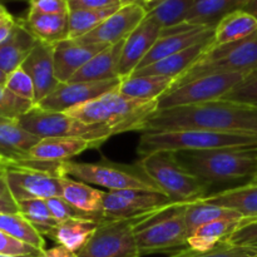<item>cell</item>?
<instances>
[{
  "label": "cell",
  "mask_w": 257,
  "mask_h": 257,
  "mask_svg": "<svg viewBox=\"0 0 257 257\" xmlns=\"http://www.w3.org/2000/svg\"><path fill=\"white\" fill-rule=\"evenodd\" d=\"M205 130L257 137V105L217 99L160 109L143 122L140 132Z\"/></svg>",
  "instance_id": "cell-1"
},
{
  "label": "cell",
  "mask_w": 257,
  "mask_h": 257,
  "mask_svg": "<svg viewBox=\"0 0 257 257\" xmlns=\"http://www.w3.org/2000/svg\"><path fill=\"white\" fill-rule=\"evenodd\" d=\"M180 162L192 175L213 185H245L251 182L257 170V148L227 147L205 151H181Z\"/></svg>",
  "instance_id": "cell-2"
},
{
  "label": "cell",
  "mask_w": 257,
  "mask_h": 257,
  "mask_svg": "<svg viewBox=\"0 0 257 257\" xmlns=\"http://www.w3.org/2000/svg\"><path fill=\"white\" fill-rule=\"evenodd\" d=\"M157 109V100H143L122 94L117 89L65 110V114L87 124H103L114 135L140 132L143 122Z\"/></svg>",
  "instance_id": "cell-3"
},
{
  "label": "cell",
  "mask_w": 257,
  "mask_h": 257,
  "mask_svg": "<svg viewBox=\"0 0 257 257\" xmlns=\"http://www.w3.org/2000/svg\"><path fill=\"white\" fill-rule=\"evenodd\" d=\"M138 167L173 203H191L210 195V186L190 172L175 151H156L141 157Z\"/></svg>",
  "instance_id": "cell-4"
},
{
  "label": "cell",
  "mask_w": 257,
  "mask_h": 257,
  "mask_svg": "<svg viewBox=\"0 0 257 257\" xmlns=\"http://www.w3.org/2000/svg\"><path fill=\"white\" fill-rule=\"evenodd\" d=\"M186 205L187 203H171L137 218L135 235L141 257L187 247Z\"/></svg>",
  "instance_id": "cell-5"
},
{
  "label": "cell",
  "mask_w": 257,
  "mask_h": 257,
  "mask_svg": "<svg viewBox=\"0 0 257 257\" xmlns=\"http://www.w3.org/2000/svg\"><path fill=\"white\" fill-rule=\"evenodd\" d=\"M227 147H255L257 137L205 130H178L143 132L137 152L141 157L156 151H205Z\"/></svg>",
  "instance_id": "cell-6"
},
{
  "label": "cell",
  "mask_w": 257,
  "mask_h": 257,
  "mask_svg": "<svg viewBox=\"0 0 257 257\" xmlns=\"http://www.w3.org/2000/svg\"><path fill=\"white\" fill-rule=\"evenodd\" d=\"M58 173L82 181L88 185H97L109 191L140 190L161 192L156 183L135 165L115 163L103 157L98 162L65 161L59 163Z\"/></svg>",
  "instance_id": "cell-7"
},
{
  "label": "cell",
  "mask_w": 257,
  "mask_h": 257,
  "mask_svg": "<svg viewBox=\"0 0 257 257\" xmlns=\"http://www.w3.org/2000/svg\"><path fill=\"white\" fill-rule=\"evenodd\" d=\"M255 69H257V33L232 44L213 45L212 43L197 62L175 80L171 89L208 75L250 73Z\"/></svg>",
  "instance_id": "cell-8"
},
{
  "label": "cell",
  "mask_w": 257,
  "mask_h": 257,
  "mask_svg": "<svg viewBox=\"0 0 257 257\" xmlns=\"http://www.w3.org/2000/svg\"><path fill=\"white\" fill-rule=\"evenodd\" d=\"M18 122L24 130L39 137L40 140L49 137L82 138L93 142L97 148L115 136L107 125L87 124L65 113L44 110L37 105L23 114Z\"/></svg>",
  "instance_id": "cell-9"
},
{
  "label": "cell",
  "mask_w": 257,
  "mask_h": 257,
  "mask_svg": "<svg viewBox=\"0 0 257 257\" xmlns=\"http://www.w3.org/2000/svg\"><path fill=\"white\" fill-rule=\"evenodd\" d=\"M137 218H103L78 257H141L135 235Z\"/></svg>",
  "instance_id": "cell-10"
},
{
  "label": "cell",
  "mask_w": 257,
  "mask_h": 257,
  "mask_svg": "<svg viewBox=\"0 0 257 257\" xmlns=\"http://www.w3.org/2000/svg\"><path fill=\"white\" fill-rule=\"evenodd\" d=\"M248 73H227L200 78L190 83L168 90L158 98L157 109L193 105L212 102L225 97L236 84L241 82Z\"/></svg>",
  "instance_id": "cell-11"
},
{
  "label": "cell",
  "mask_w": 257,
  "mask_h": 257,
  "mask_svg": "<svg viewBox=\"0 0 257 257\" xmlns=\"http://www.w3.org/2000/svg\"><path fill=\"white\" fill-rule=\"evenodd\" d=\"M7 180L17 202L62 197L60 177L57 171L7 166Z\"/></svg>",
  "instance_id": "cell-12"
},
{
  "label": "cell",
  "mask_w": 257,
  "mask_h": 257,
  "mask_svg": "<svg viewBox=\"0 0 257 257\" xmlns=\"http://www.w3.org/2000/svg\"><path fill=\"white\" fill-rule=\"evenodd\" d=\"M162 192L140 190L108 191L103 196V217L109 220L136 218L171 205Z\"/></svg>",
  "instance_id": "cell-13"
},
{
  "label": "cell",
  "mask_w": 257,
  "mask_h": 257,
  "mask_svg": "<svg viewBox=\"0 0 257 257\" xmlns=\"http://www.w3.org/2000/svg\"><path fill=\"white\" fill-rule=\"evenodd\" d=\"M120 78L109 80H93V82H67L59 83L58 87L45 97L37 107L50 112L64 113L65 110L83 104L88 100L95 99L108 92L117 89Z\"/></svg>",
  "instance_id": "cell-14"
},
{
  "label": "cell",
  "mask_w": 257,
  "mask_h": 257,
  "mask_svg": "<svg viewBox=\"0 0 257 257\" xmlns=\"http://www.w3.org/2000/svg\"><path fill=\"white\" fill-rule=\"evenodd\" d=\"M146 17L147 9L143 5H124L100 23L94 30L78 40L103 45L118 44L127 39L128 35L143 22Z\"/></svg>",
  "instance_id": "cell-15"
},
{
  "label": "cell",
  "mask_w": 257,
  "mask_h": 257,
  "mask_svg": "<svg viewBox=\"0 0 257 257\" xmlns=\"http://www.w3.org/2000/svg\"><path fill=\"white\" fill-rule=\"evenodd\" d=\"M163 28L147 14L143 22L128 35L123 43L118 74L120 79L131 77L137 70L146 55L161 38Z\"/></svg>",
  "instance_id": "cell-16"
},
{
  "label": "cell",
  "mask_w": 257,
  "mask_h": 257,
  "mask_svg": "<svg viewBox=\"0 0 257 257\" xmlns=\"http://www.w3.org/2000/svg\"><path fill=\"white\" fill-rule=\"evenodd\" d=\"M22 68L34 83L35 105L48 97L59 84L54 72V45L38 40Z\"/></svg>",
  "instance_id": "cell-17"
},
{
  "label": "cell",
  "mask_w": 257,
  "mask_h": 257,
  "mask_svg": "<svg viewBox=\"0 0 257 257\" xmlns=\"http://www.w3.org/2000/svg\"><path fill=\"white\" fill-rule=\"evenodd\" d=\"M108 45L65 39L54 45V72L59 83H67L95 54Z\"/></svg>",
  "instance_id": "cell-18"
},
{
  "label": "cell",
  "mask_w": 257,
  "mask_h": 257,
  "mask_svg": "<svg viewBox=\"0 0 257 257\" xmlns=\"http://www.w3.org/2000/svg\"><path fill=\"white\" fill-rule=\"evenodd\" d=\"M40 141L20 125L18 119L0 118V163L12 166L28 161L30 150Z\"/></svg>",
  "instance_id": "cell-19"
},
{
  "label": "cell",
  "mask_w": 257,
  "mask_h": 257,
  "mask_svg": "<svg viewBox=\"0 0 257 257\" xmlns=\"http://www.w3.org/2000/svg\"><path fill=\"white\" fill-rule=\"evenodd\" d=\"M90 148H97L90 141L82 138L49 137L42 138L28 155V161L47 163H62L70 161Z\"/></svg>",
  "instance_id": "cell-20"
},
{
  "label": "cell",
  "mask_w": 257,
  "mask_h": 257,
  "mask_svg": "<svg viewBox=\"0 0 257 257\" xmlns=\"http://www.w3.org/2000/svg\"><path fill=\"white\" fill-rule=\"evenodd\" d=\"M212 43L213 38L202 40L182 52L176 53L142 69L136 70L132 75H163V77L175 78L176 80L197 62L198 58L211 47Z\"/></svg>",
  "instance_id": "cell-21"
},
{
  "label": "cell",
  "mask_w": 257,
  "mask_h": 257,
  "mask_svg": "<svg viewBox=\"0 0 257 257\" xmlns=\"http://www.w3.org/2000/svg\"><path fill=\"white\" fill-rule=\"evenodd\" d=\"M62 197L69 205L82 212L103 220V196L104 191L97 190L82 181L60 175Z\"/></svg>",
  "instance_id": "cell-22"
},
{
  "label": "cell",
  "mask_w": 257,
  "mask_h": 257,
  "mask_svg": "<svg viewBox=\"0 0 257 257\" xmlns=\"http://www.w3.org/2000/svg\"><path fill=\"white\" fill-rule=\"evenodd\" d=\"M68 15L69 14H43L29 9L27 17L22 18V22L35 39L55 45L68 39Z\"/></svg>",
  "instance_id": "cell-23"
},
{
  "label": "cell",
  "mask_w": 257,
  "mask_h": 257,
  "mask_svg": "<svg viewBox=\"0 0 257 257\" xmlns=\"http://www.w3.org/2000/svg\"><path fill=\"white\" fill-rule=\"evenodd\" d=\"M37 42L38 40L24 27L22 18H17V25L12 35L0 44V70L9 74L22 67Z\"/></svg>",
  "instance_id": "cell-24"
},
{
  "label": "cell",
  "mask_w": 257,
  "mask_h": 257,
  "mask_svg": "<svg viewBox=\"0 0 257 257\" xmlns=\"http://www.w3.org/2000/svg\"><path fill=\"white\" fill-rule=\"evenodd\" d=\"M202 201L235 210L243 218H257V185L255 183L248 182L210 193Z\"/></svg>",
  "instance_id": "cell-25"
},
{
  "label": "cell",
  "mask_w": 257,
  "mask_h": 257,
  "mask_svg": "<svg viewBox=\"0 0 257 257\" xmlns=\"http://www.w3.org/2000/svg\"><path fill=\"white\" fill-rule=\"evenodd\" d=\"M123 43L108 45L107 48L95 54L82 69L78 70L69 82H93V80H109L119 78L118 65H119L120 53Z\"/></svg>",
  "instance_id": "cell-26"
},
{
  "label": "cell",
  "mask_w": 257,
  "mask_h": 257,
  "mask_svg": "<svg viewBox=\"0 0 257 257\" xmlns=\"http://www.w3.org/2000/svg\"><path fill=\"white\" fill-rule=\"evenodd\" d=\"M247 0H197L185 19L192 27L216 28L231 13L242 10Z\"/></svg>",
  "instance_id": "cell-27"
},
{
  "label": "cell",
  "mask_w": 257,
  "mask_h": 257,
  "mask_svg": "<svg viewBox=\"0 0 257 257\" xmlns=\"http://www.w3.org/2000/svg\"><path fill=\"white\" fill-rule=\"evenodd\" d=\"M257 33V19L243 10L226 15L215 28L213 45H225L241 42Z\"/></svg>",
  "instance_id": "cell-28"
},
{
  "label": "cell",
  "mask_w": 257,
  "mask_h": 257,
  "mask_svg": "<svg viewBox=\"0 0 257 257\" xmlns=\"http://www.w3.org/2000/svg\"><path fill=\"white\" fill-rule=\"evenodd\" d=\"M173 83L175 78L163 75H131L120 80L118 90L136 99L158 100L172 88Z\"/></svg>",
  "instance_id": "cell-29"
},
{
  "label": "cell",
  "mask_w": 257,
  "mask_h": 257,
  "mask_svg": "<svg viewBox=\"0 0 257 257\" xmlns=\"http://www.w3.org/2000/svg\"><path fill=\"white\" fill-rule=\"evenodd\" d=\"M243 218H223L196 228L187 237V247L196 251L211 250L237 228Z\"/></svg>",
  "instance_id": "cell-30"
},
{
  "label": "cell",
  "mask_w": 257,
  "mask_h": 257,
  "mask_svg": "<svg viewBox=\"0 0 257 257\" xmlns=\"http://www.w3.org/2000/svg\"><path fill=\"white\" fill-rule=\"evenodd\" d=\"M100 221L98 220H68L58 223L53 231L52 240L68 250L78 253L97 230Z\"/></svg>",
  "instance_id": "cell-31"
},
{
  "label": "cell",
  "mask_w": 257,
  "mask_h": 257,
  "mask_svg": "<svg viewBox=\"0 0 257 257\" xmlns=\"http://www.w3.org/2000/svg\"><path fill=\"white\" fill-rule=\"evenodd\" d=\"M223 218H243L242 216L235 210L222 207V206L212 205L205 201H195L186 205L185 211V221L187 226L188 235L196 230L200 226L206 223L213 222Z\"/></svg>",
  "instance_id": "cell-32"
},
{
  "label": "cell",
  "mask_w": 257,
  "mask_h": 257,
  "mask_svg": "<svg viewBox=\"0 0 257 257\" xmlns=\"http://www.w3.org/2000/svg\"><path fill=\"white\" fill-rule=\"evenodd\" d=\"M0 231L38 250H45L44 236L40 235L19 212L0 213Z\"/></svg>",
  "instance_id": "cell-33"
},
{
  "label": "cell",
  "mask_w": 257,
  "mask_h": 257,
  "mask_svg": "<svg viewBox=\"0 0 257 257\" xmlns=\"http://www.w3.org/2000/svg\"><path fill=\"white\" fill-rule=\"evenodd\" d=\"M196 2L197 0H158L147 8V14L166 29L185 22Z\"/></svg>",
  "instance_id": "cell-34"
},
{
  "label": "cell",
  "mask_w": 257,
  "mask_h": 257,
  "mask_svg": "<svg viewBox=\"0 0 257 257\" xmlns=\"http://www.w3.org/2000/svg\"><path fill=\"white\" fill-rule=\"evenodd\" d=\"M120 7L107 8V9H82L70 10L68 15L69 22V33L68 39H79L85 34L94 30L100 23L104 22L108 17L117 12Z\"/></svg>",
  "instance_id": "cell-35"
},
{
  "label": "cell",
  "mask_w": 257,
  "mask_h": 257,
  "mask_svg": "<svg viewBox=\"0 0 257 257\" xmlns=\"http://www.w3.org/2000/svg\"><path fill=\"white\" fill-rule=\"evenodd\" d=\"M19 213L44 237H52L58 222L53 217L45 200H28L18 202Z\"/></svg>",
  "instance_id": "cell-36"
},
{
  "label": "cell",
  "mask_w": 257,
  "mask_h": 257,
  "mask_svg": "<svg viewBox=\"0 0 257 257\" xmlns=\"http://www.w3.org/2000/svg\"><path fill=\"white\" fill-rule=\"evenodd\" d=\"M257 253L252 250H248L245 247H238V246L230 245L228 242L218 243L211 250L206 251H196L190 247H186L183 250L177 251L170 257H256Z\"/></svg>",
  "instance_id": "cell-37"
},
{
  "label": "cell",
  "mask_w": 257,
  "mask_h": 257,
  "mask_svg": "<svg viewBox=\"0 0 257 257\" xmlns=\"http://www.w3.org/2000/svg\"><path fill=\"white\" fill-rule=\"evenodd\" d=\"M34 105V103L13 94L10 90L5 88L4 84H0V118L19 119Z\"/></svg>",
  "instance_id": "cell-38"
},
{
  "label": "cell",
  "mask_w": 257,
  "mask_h": 257,
  "mask_svg": "<svg viewBox=\"0 0 257 257\" xmlns=\"http://www.w3.org/2000/svg\"><path fill=\"white\" fill-rule=\"evenodd\" d=\"M221 99L257 105V69L246 74V77Z\"/></svg>",
  "instance_id": "cell-39"
},
{
  "label": "cell",
  "mask_w": 257,
  "mask_h": 257,
  "mask_svg": "<svg viewBox=\"0 0 257 257\" xmlns=\"http://www.w3.org/2000/svg\"><path fill=\"white\" fill-rule=\"evenodd\" d=\"M4 85L13 94L18 95V97L23 98L25 100H29V102L35 104L34 83H33L29 74L22 67L8 74Z\"/></svg>",
  "instance_id": "cell-40"
},
{
  "label": "cell",
  "mask_w": 257,
  "mask_h": 257,
  "mask_svg": "<svg viewBox=\"0 0 257 257\" xmlns=\"http://www.w3.org/2000/svg\"><path fill=\"white\" fill-rule=\"evenodd\" d=\"M226 242L257 253V218H243L237 228L226 238Z\"/></svg>",
  "instance_id": "cell-41"
},
{
  "label": "cell",
  "mask_w": 257,
  "mask_h": 257,
  "mask_svg": "<svg viewBox=\"0 0 257 257\" xmlns=\"http://www.w3.org/2000/svg\"><path fill=\"white\" fill-rule=\"evenodd\" d=\"M48 203L50 212H52L53 217L55 218L58 223L64 222L68 220H98L102 221L97 217L88 215V213L82 212V211L77 210L73 207L72 205L67 202L63 197H53L49 200H45Z\"/></svg>",
  "instance_id": "cell-42"
},
{
  "label": "cell",
  "mask_w": 257,
  "mask_h": 257,
  "mask_svg": "<svg viewBox=\"0 0 257 257\" xmlns=\"http://www.w3.org/2000/svg\"><path fill=\"white\" fill-rule=\"evenodd\" d=\"M43 251L22 242L0 231V255L14 257H39Z\"/></svg>",
  "instance_id": "cell-43"
},
{
  "label": "cell",
  "mask_w": 257,
  "mask_h": 257,
  "mask_svg": "<svg viewBox=\"0 0 257 257\" xmlns=\"http://www.w3.org/2000/svg\"><path fill=\"white\" fill-rule=\"evenodd\" d=\"M18 202L10 192L7 180V166L0 163V213H18Z\"/></svg>",
  "instance_id": "cell-44"
},
{
  "label": "cell",
  "mask_w": 257,
  "mask_h": 257,
  "mask_svg": "<svg viewBox=\"0 0 257 257\" xmlns=\"http://www.w3.org/2000/svg\"><path fill=\"white\" fill-rule=\"evenodd\" d=\"M29 9L43 14H69L68 0H30Z\"/></svg>",
  "instance_id": "cell-45"
},
{
  "label": "cell",
  "mask_w": 257,
  "mask_h": 257,
  "mask_svg": "<svg viewBox=\"0 0 257 257\" xmlns=\"http://www.w3.org/2000/svg\"><path fill=\"white\" fill-rule=\"evenodd\" d=\"M70 10H82V9H107L113 7H122L119 0H68Z\"/></svg>",
  "instance_id": "cell-46"
},
{
  "label": "cell",
  "mask_w": 257,
  "mask_h": 257,
  "mask_svg": "<svg viewBox=\"0 0 257 257\" xmlns=\"http://www.w3.org/2000/svg\"><path fill=\"white\" fill-rule=\"evenodd\" d=\"M39 257H78V255L73 251L68 250L67 247L62 245H57L52 248H45Z\"/></svg>",
  "instance_id": "cell-47"
},
{
  "label": "cell",
  "mask_w": 257,
  "mask_h": 257,
  "mask_svg": "<svg viewBox=\"0 0 257 257\" xmlns=\"http://www.w3.org/2000/svg\"><path fill=\"white\" fill-rule=\"evenodd\" d=\"M242 10L248 13V14H251L257 19V0H247L245 7L242 8Z\"/></svg>",
  "instance_id": "cell-48"
},
{
  "label": "cell",
  "mask_w": 257,
  "mask_h": 257,
  "mask_svg": "<svg viewBox=\"0 0 257 257\" xmlns=\"http://www.w3.org/2000/svg\"><path fill=\"white\" fill-rule=\"evenodd\" d=\"M119 2H120V5H122V7H124V5H135V4L143 5V7H146L145 0H119Z\"/></svg>",
  "instance_id": "cell-49"
},
{
  "label": "cell",
  "mask_w": 257,
  "mask_h": 257,
  "mask_svg": "<svg viewBox=\"0 0 257 257\" xmlns=\"http://www.w3.org/2000/svg\"><path fill=\"white\" fill-rule=\"evenodd\" d=\"M9 15H12V14H10V13L8 12L7 9H5V7H4V5H3L2 3H0V18L9 17Z\"/></svg>",
  "instance_id": "cell-50"
},
{
  "label": "cell",
  "mask_w": 257,
  "mask_h": 257,
  "mask_svg": "<svg viewBox=\"0 0 257 257\" xmlns=\"http://www.w3.org/2000/svg\"><path fill=\"white\" fill-rule=\"evenodd\" d=\"M8 74H5L3 70H0V84H5V80H7Z\"/></svg>",
  "instance_id": "cell-51"
},
{
  "label": "cell",
  "mask_w": 257,
  "mask_h": 257,
  "mask_svg": "<svg viewBox=\"0 0 257 257\" xmlns=\"http://www.w3.org/2000/svg\"><path fill=\"white\" fill-rule=\"evenodd\" d=\"M158 0H145V5H146V9H147L148 7H151V5H153L155 3H157Z\"/></svg>",
  "instance_id": "cell-52"
},
{
  "label": "cell",
  "mask_w": 257,
  "mask_h": 257,
  "mask_svg": "<svg viewBox=\"0 0 257 257\" xmlns=\"http://www.w3.org/2000/svg\"><path fill=\"white\" fill-rule=\"evenodd\" d=\"M12 2H27V3H29L30 0H0V3H2V4H4V3H12Z\"/></svg>",
  "instance_id": "cell-53"
},
{
  "label": "cell",
  "mask_w": 257,
  "mask_h": 257,
  "mask_svg": "<svg viewBox=\"0 0 257 257\" xmlns=\"http://www.w3.org/2000/svg\"><path fill=\"white\" fill-rule=\"evenodd\" d=\"M10 18H13V15H9V17H5V18H0V27H2V25L4 24V23L7 22V20H9Z\"/></svg>",
  "instance_id": "cell-54"
},
{
  "label": "cell",
  "mask_w": 257,
  "mask_h": 257,
  "mask_svg": "<svg viewBox=\"0 0 257 257\" xmlns=\"http://www.w3.org/2000/svg\"><path fill=\"white\" fill-rule=\"evenodd\" d=\"M250 183H255V185H257V170H256L255 176H253V178H252V180H251Z\"/></svg>",
  "instance_id": "cell-55"
},
{
  "label": "cell",
  "mask_w": 257,
  "mask_h": 257,
  "mask_svg": "<svg viewBox=\"0 0 257 257\" xmlns=\"http://www.w3.org/2000/svg\"><path fill=\"white\" fill-rule=\"evenodd\" d=\"M0 257H14V256H4V255H0Z\"/></svg>",
  "instance_id": "cell-56"
},
{
  "label": "cell",
  "mask_w": 257,
  "mask_h": 257,
  "mask_svg": "<svg viewBox=\"0 0 257 257\" xmlns=\"http://www.w3.org/2000/svg\"><path fill=\"white\" fill-rule=\"evenodd\" d=\"M256 257H257V256H256Z\"/></svg>",
  "instance_id": "cell-57"
}]
</instances>
